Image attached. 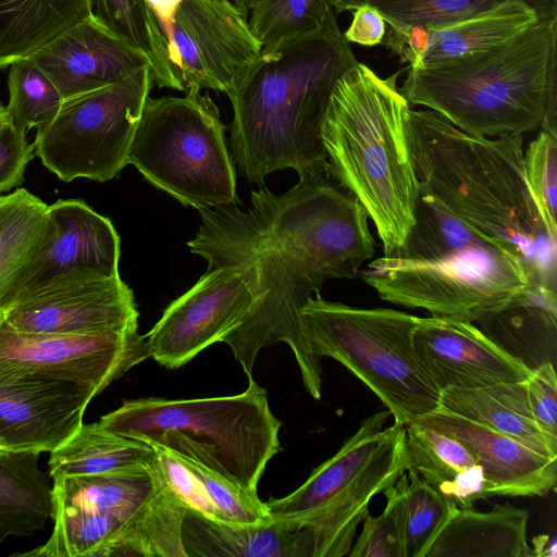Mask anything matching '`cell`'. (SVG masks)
Returning a JSON list of instances; mask_svg holds the SVG:
<instances>
[{"instance_id": "obj_1", "label": "cell", "mask_w": 557, "mask_h": 557, "mask_svg": "<svg viewBox=\"0 0 557 557\" xmlns=\"http://www.w3.org/2000/svg\"><path fill=\"white\" fill-rule=\"evenodd\" d=\"M250 202L246 211L237 203L199 210L201 224L187 246L207 269H237L252 292L250 311L221 341L246 375L252 376L261 348L284 342L319 400L321 363L304 339L300 312L327 280L356 278L374 256L369 216L327 165L281 195L251 190Z\"/></svg>"}, {"instance_id": "obj_2", "label": "cell", "mask_w": 557, "mask_h": 557, "mask_svg": "<svg viewBox=\"0 0 557 557\" xmlns=\"http://www.w3.org/2000/svg\"><path fill=\"white\" fill-rule=\"evenodd\" d=\"M356 59L336 17L321 29L263 46L227 95L232 157L249 183L285 169L327 165L321 127L331 94Z\"/></svg>"}, {"instance_id": "obj_3", "label": "cell", "mask_w": 557, "mask_h": 557, "mask_svg": "<svg viewBox=\"0 0 557 557\" xmlns=\"http://www.w3.org/2000/svg\"><path fill=\"white\" fill-rule=\"evenodd\" d=\"M407 126L420 189L513 251L529 286L557 292V240L525 181L523 135L470 134L429 109L410 108Z\"/></svg>"}, {"instance_id": "obj_4", "label": "cell", "mask_w": 557, "mask_h": 557, "mask_svg": "<svg viewBox=\"0 0 557 557\" xmlns=\"http://www.w3.org/2000/svg\"><path fill=\"white\" fill-rule=\"evenodd\" d=\"M359 276L379 297L432 317L474 323L529 286L520 258L459 220L420 189L414 222L392 256Z\"/></svg>"}, {"instance_id": "obj_5", "label": "cell", "mask_w": 557, "mask_h": 557, "mask_svg": "<svg viewBox=\"0 0 557 557\" xmlns=\"http://www.w3.org/2000/svg\"><path fill=\"white\" fill-rule=\"evenodd\" d=\"M400 72L383 78L356 62L337 79L321 127L329 168L374 223L383 256L403 245L414 222L419 180Z\"/></svg>"}, {"instance_id": "obj_6", "label": "cell", "mask_w": 557, "mask_h": 557, "mask_svg": "<svg viewBox=\"0 0 557 557\" xmlns=\"http://www.w3.org/2000/svg\"><path fill=\"white\" fill-rule=\"evenodd\" d=\"M557 14L541 16L512 41L469 58L408 67L399 89L410 106L435 111L484 137L557 134Z\"/></svg>"}, {"instance_id": "obj_7", "label": "cell", "mask_w": 557, "mask_h": 557, "mask_svg": "<svg viewBox=\"0 0 557 557\" xmlns=\"http://www.w3.org/2000/svg\"><path fill=\"white\" fill-rule=\"evenodd\" d=\"M233 396L125 400L98 421L104 429L189 458L258 494L268 462L281 450V421L253 379Z\"/></svg>"}, {"instance_id": "obj_8", "label": "cell", "mask_w": 557, "mask_h": 557, "mask_svg": "<svg viewBox=\"0 0 557 557\" xmlns=\"http://www.w3.org/2000/svg\"><path fill=\"white\" fill-rule=\"evenodd\" d=\"M419 317L391 308H358L309 298L300 312L312 355L332 358L351 371L405 426L440 407L441 392L413 345Z\"/></svg>"}, {"instance_id": "obj_9", "label": "cell", "mask_w": 557, "mask_h": 557, "mask_svg": "<svg viewBox=\"0 0 557 557\" xmlns=\"http://www.w3.org/2000/svg\"><path fill=\"white\" fill-rule=\"evenodd\" d=\"M146 99L127 164L154 187L197 210L238 202L225 125L209 94Z\"/></svg>"}, {"instance_id": "obj_10", "label": "cell", "mask_w": 557, "mask_h": 557, "mask_svg": "<svg viewBox=\"0 0 557 557\" xmlns=\"http://www.w3.org/2000/svg\"><path fill=\"white\" fill-rule=\"evenodd\" d=\"M153 85L146 65L114 84L64 99L57 115L37 128L34 154L64 182L116 177L127 164Z\"/></svg>"}, {"instance_id": "obj_11", "label": "cell", "mask_w": 557, "mask_h": 557, "mask_svg": "<svg viewBox=\"0 0 557 557\" xmlns=\"http://www.w3.org/2000/svg\"><path fill=\"white\" fill-rule=\"evenodd\" d=\"M46 237L22 269L1 311L39 292L76 282L119 277L120 236L110 219L79 199L48 206Z\"/></svg>"}, {"instance_id": "obj_12", "label": "cell", "mask_w": 557, "mask_h": 557, "mask_svg": "<svg viewBox=\"0 0 557 557\" xmlns=\"http://www.w3.org/2000/svg\"><path fill=\"white\" fill-rule=\"evenodd\" d=\"M168 41L185 91L212 89L226 95L262 48L233 0H182Z\"/></svg>"}, {"instance_id": "obj_13", "label": "cell", "mask_w": 557, "mask_h": 557, "mask_svg": "<svg viewBox=\"0 0 557 557\" xmlns=\"http://www.w3.org/2000/svg\"><path fill=\"white\" fill-rule=\"evenodd\" d=\"M149 358L144 335L131 333L51 334L20 331L0 313V362L74 381L100 394Z\"/></svg>"}, {"instance_id": "obj_14", "label": "cell", "mask_w": 557, "mask_h": 557, "mask_svg": "<svg viewBox=\"0 0 557 557\" xmlns=\"http://www.w3.org/2000/svg\"><path fill=\"white\" fill-rule=\"evenodd\" d=\"M252 305V292L237 269H207L144 335L149 358L181 368L237 327Z\"/></svg>"}, {"instance_id": "obj_15", "label": "cell", "mask_w": 557, "mask_h": 557, "mask_svg": "<svg viewBox=\"0 0 557 557\" xmlns=\"http://www.w3.org/2000/svg\"><path fill=\"white\" fill-rule=\"evenodd\" d=\"M98 391L0 362V441L8 449L50 453L83 424Z\"/></svg>"}, {"instance_id": "obj_16", "label": "cell", "mask_w": 557, "mask_h": 557, "mask_svg": "<svg viewBox=\"0 0 557 557\" xmlns=\"http://www.w3.org/2000/svg\"><path fill=\"white\" fill-rule=\"evenodd\" d=\"M409 469L405 426L384 428L382 437L359 474L321 505L286 518L297 529L300 557H342L369 513L371 499Z\"/></svg>"}, {"instance_id": "obj_17", "label": "cell", "mask_w": 557, "mask_h": 557, "mask_svg": "<svg viewBox=\"0 0 557 557\" xmlns=\"http://www.w3.org/2000/svg\"><path fill=\"white\" fill-rule=\"evenodd\" d=\"M0 313L20 331L51 334L136 332L139 315L133 290L120 276L49 288Z\"/></svg>"}, {"instance_id": "obj_18", "label": "cell", "mask_w": 557, "mask_h": 557, "mask_svg": "<svg viewBox=\"0 0 557 557\" xmlns=\"http://www.w3.org/2000/svg\"><path fill=\"white\" fill-rule=\"evenodd\" d=\"M413 345L440 392L524 382L532 372L471 322L419 318Z\"/></svg>"}, {"instance_id": "obj_19", "label": "cell", "mask_w": 557, "mask_h": 557, "mask_svg": "<svg viewBox=\"0 0 557 557\" xmlns=\"http://www.w3.org/2000/svg\"><path fill=\"white\" fill-rule=\"evenodd\" d=\"M539 12L524 0L440 26L388 27L382 44L409 67H429L481 54L504 46L537 23Z\"/></svg>"}, {"instance_id": "obj_20", "label": "cell", "mask_w": 557, "mask_h": 557, "mask_svg": "<svg viewBox=\"0 0 557 557\" xmlns=\"http://www.w3.org/2000/svg\"><path fill=\"white\" fill-rule=\"evenodd\" d=\"M413 422L454 437L482 466L492 496H545L557 483V458L442 407Z\"/></svg>"}, {"instance_id": "obj_21", "label": "cell", "mask_w": 557, "mask_h": 557, "mask_svg": "<svg viewBox=\"0 0 557 557\" xmlns=\"http://www.w3.org/2000/svg\"><path fill=\"white\" fill-rule=\"evenodd\" d=\"M63 99L114 84L149 65L144 53L100 25L92 15L32 55Z\"/></svg>"}, {"instance_id": "obj_22", "label": "cell", "mask_w": 557, "mask_h": 557, "mask_svg": "<svg viewBox=\"0 0 557 557\" xmlns=\"http://www.w3.org/2000/svg\"><path fill=\"white\" fill-rule=\"evenodd\" d=\"M529 512L509 503L488 511L455 508L423 557H532Z\"/></svg>"}, {"instance_id": "obj_23", "label": "cell", "mask_w": 557, "mask_h": 557, "mask_svg": "<svg viewBox=\"0 0 557 557\" xmlns=\"http://www.w3.org/2000/svg\"><path fill=\"white\" fill-rule=\"evenodd\" d=\"M405 433L409 468L457 508L493 497L482 466L460 442L416 422Z\"/></svg>"}, {"instance_id": "obj_24", "label": "cell", "mask_w": 557, "mask_h": 557, "mask_svg": "<svg viewBox=\"0 0 557 557\" xmlns=\"http://www.w3.org/2000/svg\"><path fill=\"white\" fill-rule=\"evenodd\" d=\"M479 329L512 357L533 370L555 364L557 345V292L528 288L503 308L479 321Z\"/></svg>"}, {"instance_id": "obj_25", "label": "cell", "mask_w": 557, "mask_h": 557, "mask_svg": "<svg viewBox=\"0 0 557 557\" xmlns=\"http://www.w3.org/2000/svg\"><path fill=\"white\" fill-rule=\"evenodd\" d=\"M272 518L236 525L186 509L181 528L186 557H300L296 528L286 518Z\"/></svg>"}, {"instance_id": "obj_26", "label": "cell", "mask_w": 557, "mask_h": 557, "mask_svg": "<svg viewBox=\"0 0 557 557\" xmlns=\"http://www.w3.org/2000/svg\"><path fill=\"white\" fill-rule=\"evenodd\" d=\"M440 407L557 458L540 431L529 403L527 381L441 392Z\"/></svg>"}, {"instance_id": "obj_27", "label": "cell", "mask_w": 557, "mask_h": 557, "mask_svg": "<svg viewBox=\"0 0 557 557\" xmlns=\"http://www.w3.org/2000/svg\"><path fill=\"white\" fill-rule=\"evenodd\" d=\"M36 450L0 449V544L30 536L54 516L53 484Z\"/></svg>"}, {"instance_id": "obj_28", "label": "cell", "mask_w": 557, "mask_h": 557, "mask_svg": "<svg viewBox=\"0 0 557 557\" xmlns=\"http://www.w3.org/2000/svg\"><path fill=\"white\" fill-rule=\"evenodd\" d=\"M389 417L386 409L366 418L335 455L314 468L298 488L284 497L269 498L265 504L272 517L308 511L351 483L375 450Z\"/></svg>"}, {"instance_id": "obj_29", "label": "cell", "mask_w": 557, "mask_h": 557, "mask_svg": "<svg viewBox=\"0 0 557 557\" xmlns=\"http://www.w3.org/2000/svg\"><path fill=\"white\" fill-rule=\"evenodd\" d=\"M91 16V0H0V69Z\"/></svg>"}, {"instance_id": "obj_30", "label": "cell", "mask_w": 557, "mask_h": 557, "mask_svg": "<svg viewBox=\"0 0 557 557\" xmlns=\"http://www.w3.org/2000/svg\"><path fill=\"white\" fill-rule=\"evenodd\" d=\"M151 445L115 434L99 422L82 424L64 443L50 451L49 476L110 473L154 465Z\"/></svg>"}, {"instance_id": "obj_31", "label": "cell", "mask_w": 557, "mask_h": 557, "mask_svg": "<svg viewBox=\"0 0 557 557\" xmlns=\"http://www.w3.org/2000/svg\"><path fill=\"white\" fill-rule=\"evenodd\" d=\"M54 510L104 512L131 509L162 485L157 463L110 473L53 479Z\"/></svg>"}, {"instance_id": "obj_32", "label": "cell", "mask_w": 557, "mask_h": 557, "mask_svg": "<svg viewBox=\"0 0 557 557\" xmlns=\"http://www.w3.org/2000/svg\"><path fill=\"white\" fill-rule=\"evenodd\" d=\"M91 15L110 33L146 55L153 83L185 91L169 57V41L147 0H91Z\"/></svg>"}, {"instance_id": "obj_33", "label": "cell", "mask_w": 557, "mask_h": 557, "mask_svg": "<svg viewBox=\"0 0 557 557\" xmlns=\"http://www.w3.org/2000/svg\"><path fill=\"white\" fill-rule=\"evenodd\" d=\"M48 205L24 188L0 196V311L17 275L44 242Z\"/></svg>"}, {"instance_id": "obj_34", "label": "cell", "mask_w": 557, "mask_h": 557, "mask_svg": "<svg viewBox=\"0 0 557 557\" xmlns=\"http://www.w3.org/2000/svg\"><path fill=\"white\" fill-rule=\"evenodd\" d=\"M137 507L104 512L54 510V527L48 541L30 552L14 555L107 557L125 521Z\"/></svg>"}, {"instance_id": "obj_35", "label": "cell", "mask_w": 557, "mask_h": 557, "mask_svg": "<svg viewBox=\"0 0 557 557\" xmlns=\"http://www.w3.org/2000/svg\"><path fill=\"white\" fill-rule=\"evenodd\" d=\"M506 0H336L334 11H352L367 3L376 9L391 28L440 26L483 12ZM540 16L557 14V0H524Z\"/></svg>"}, {"instance_id": "obj_36", "label": "cell", "mask_w": 557, "mask_h": 557, "mask_svg": "<svg viewBox=\"0 0 557 557\" xmlns=\"http://www.w3.org/2000/svg\"><path fill=\"white\" fill-rule=\"evenodd\" d=\"M334 17L330 0H256L247 20L263 47L317 32Z\"/></svg>"}, {"instance_id": "obj_37", "label": "cell", "mask_w": 557, "mask_h": 557, "mask_svg": "<svg viewBox=\"0 0 557 557\" xmlns=\"http://www.w3.org/2000/svg\"><path fill=\"white\" fill-rule=\"evenodd\" d=\"M9 67V103L5 109L15 126L27 133L49 123L64 100L54 83L32 57Z\"/></svg>"}, {"instance_id": "obj_38", "label": "cell", "mask_w": 557, "mask_h": 557, "mask_svg": "<svg viewBox=\"0 0 557 557\" xmlns=\"http://www.w3.org/2000/svg\"><path fill=\"white\" fill-rule=\"evenodd\" d=\"M455 508L409 468L404 488L405 557H423Z\"/></svg>"}, {"instance_id": "obj_39", "label": "cell", "mask_w": 557, "mask_h": 557, "mask_svg": "<svg viewBox=\"0 0 557 557\" xmlns=\"http://www.w3.org/2000/svg\"><path fill=\"white\" fill-rule=\"evenodd\" d=\"M407 471L383 493L386 506L376 517L368 513L348 553L349 557H405L404 488Z\"/></svg>"}, {"instance_id": "obj_40", "label": "cell", "mask_w": 557, "mask_h": 557, "mask_svg": "<svg viewBox=\"0 0 557 557\" xmlns=\"http://www.w3.org/2000/svg\"><path fill=\"white\" fill-rule=\"evenodd\" d=\"M528 187L549 236L557 240V134L540 129L523 152Z\"/></svg>"}, {"instance_id": "obj_41", "label": "cell", "mask_w": 557, "mask_h": 557, "mask_svg": "<svg viewBox=\"0 0 557 557\" xmlns=\"http://www.w3.org/2000/svg\"><path fill=\"white\" fill-rule=\"evenodd\" d=\"M175 455L200 480L212 504L232 524L253 525L272 521L265 502L257 493L245 490L189 458Z\"/></svg>"}, {"instance_id": "obj_42", "label": "cell", "mask_w": 557, "mask_h": 557, "mask_svg": "<svg viewBox=\"0 0 557 557\" xmlns=\"http://www.w3.org/2000/svg\"><path fill=\"white\" fill-rule=\"evenodd\" d=\"M149 445L154 450L156 463L164 482L178 496L186 509L211 520L231 523L212 504L200 480L175 454L159 445Z\"/></svg>"}, {"instance_id": "obj_43", "label": "cell", "mask_w": 557, "mask_h": 557, "mask_svg": "<svg viewBox=\"0 0 557 557\" xmlns=\"http://www.w3.org/2000/svg\"><path fill=\"white\" fill-rule=\"evenodd\" d=\"M534 420L554 455H557V375L555 364L545 362L527 380Z\"/></svg>"}, {"instance_id": "obj_44", "label": "cell", "mask_w": 557, "mask_h": 557, "mask_svg": "<svg viewBox=\"0 0 557 557\" xmlns=\"http://www.w3.org/2000/svg\"><path fill=\"white\" fill-rule=\"evenodd\" d=\"M34 147L26 133L18 129L11 120L5 107L0 110V194L20 186Z\"/></svg>"}, {"instance_id": "obj_45", "label": "cell", "mask_w": 557, "mask_h": 557, "mask_svg": "<svg viewBox=\"0 0 557 557\" xmlns=\"http://www.w3.org/2000/svg\"><path fill=\"white\" fill-rule=\"evenodd\" d=\"M352 21L343 33L349 44L373 47L382 44L387 24L382 14L373 7L363 3L352 11Z\"/></svg>"}, {"instance_id": "obj_46", "label": "cell", "mask_w": 557, "mask_h": 557, "mask_svg": "<svg viewBox=\"0 0 557 557\" xmlns=\"http://www.w3.org/2000/svg\"><path fill=\"white\" fill-rule=\"evenodd\" d=\"M148 3L153 9L163 30L166 35L170 33L171 23L173 15L176 11V8L182 2V0H147Z\"/></svg>"}, {"instance_id": "obj_47", "label": "cell", "mask_w": 557, "mask_h": 557, "mask_svg": "<svg viewBox=\"0 0 557 557\" xmlns=\"http://www.w3.org/2000/svg\"><path fill=\"white\" fill-rule=\"evenodd\" d=\"M234 3L239 8L243 14L248 17L249 11L251 9L250 0H233Z\"/></svg>"}, {"instance_id": "obj_48", "label": "cell", "mask_w": 557, "mask_h": 557, "mask_svg": "<svg viewBox=\"0 0 557 557\" xmlns=\"http://www.w3.org/2000/svg\"><path fill=\"white\" fill-rule=\"evenodd\" d=\"M0 449H8V448L3 445V443H2L1 441H0Z\"/></svg>"}, {"instance_id": "obj_49", "label": "cell", "mask_w": 557, "mask_h": 557, "mask_svg": "<svg viewBox=\"0 0 557 557\" xmlns=\"http://www.w3.org/2000/svg\"><path fill=\"white\" fill-rule=\"evenodd\" d=\"M4 106L2 103H0V110L3 108Z\"/></svg>"}, {"instance_id": "obj_50", "label": "cell", "mask_w": 557, "mask_h": 557, "mask_svg": "<svg viewBox=\"0 0 557 557\" xmlns=\"http://www.w3.org/2000/svg\"><path fill=\"white\" fill-rule=\"evenodd\" d=\"M255 1H256V0H250V2H251V7H252V4H253V2H255Z\"/></svg>"}, {"instance_id": "obj_51", "label": "cell", "mask_w": 557, "mask_h": 557, "mask_svg": "<svg viewBox=\"0 0 557 557\" xmlns=\"http://www.w3.org/2000/svg\"><path fill=\"white\" fill-rule=\"evenodd\" d=\"M331 1V4H333L336 0H330Z\"/></svg>"}]
</instances>
